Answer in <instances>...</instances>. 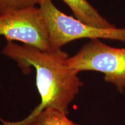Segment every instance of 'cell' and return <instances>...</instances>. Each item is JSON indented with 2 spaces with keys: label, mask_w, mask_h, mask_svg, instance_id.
<instances>
[{
  "label": "cell",
  "mask_w": 125,
  "mask_h": 125,
  "mask_svg": "<svg viewBox=\"0 0 125 125\" xmlns=\"http://www.w3.org/2000/svg\"><path fill=\"white\" fill-rule=\"evenodd\" d=\"M2 54L17 62L27 73L30 67L36 71V85L40 104L31 114L45 108H54L68 114L69 106L82 86L78 72L70 68L66 60L69 56L61 49L42 51L27 45L7 41Z\"/></svg>",
  "instance_id": "6da1fadb"
},
{
  "label": "cell",
  "mask_w": 125,
  "mask_h": 125,
  "mask_svg": "<svg viewBox=\"0 0 125 125\" xmlns=\"http://www.w3.org/2000/svg\"><path fill=\"white\" fill-rule=\"evenodd\" d=\"M38 5L52 50L61 49L67 43L82 38L125 42V28L100 29L89 26L60 11L52 0H41Z\"/></svg>",
  "instance_id": "7a4b0ae2"
},
{
  "label": "cell",
  "mask_w": 125,
  "mask_h": 125,
  "mask_svg": "<svg viewBox=\"0 0 125 125\" xmlns=\"http://www.w3.org/2000/svg\"><path fill=\"white\" fill-rule=\"evenodd\" d=\"M78 73L95 71L104 75V81L113 84L119 93L125 89V48L109 46L100 39H92L66 60Z\"/></svg>",
  "instance_id": "3957f363"
},
{
  "label": "cell",
  "mask_w": 125,
  "mask_h": 125,
  "mask_svg": "<svg viewBox=\"0 0 125 125\" xmlns=\"http://www.w3.org/2000/svg\"><path fill=\"white\" fill-rule=\"evenodd\" d=\"M0 36L42 51H52L43 19L37 7L0 13Z\"/></svg>",
  "instance_id": "277c9868"
},
{
  "label": "cell",
  "mask_w": 125,
  "mask_h": 125,
  "mask_svg": "<svg viewBox=\"0 0 125 125\" xmlns=\"http://www.w3.org/2000/svg\"><path fill=\"white\" fill-rule=\"evenodd\" d=\"M71 9L76 19L100 29H112L115 25L102 16L87 0H62Z\"/></svg>",
  "instance_id": "5b68a950"
},
{
  "label": "cell",
  "mask_w": 125,
  "mask_h": 125,
  "mask_svg": "<svg viewBox=\"0 0 125 125\" xmlns=\"http://www.w3.org/2000/svg\"><path fill=\"white\" fill-rule=\"evenodd\" d=\"M1 125H79L68 118V114L54 108H45L31 114L26 119L18 122H9L0 118Z\"/></svg>",
  "instance_id": "8992f818"
},
{
  "label": "cell",
  "mask_w": 125,
  "mask_h": 125,
  "mask_svg": "<svg viewBox=\"0 0 125 125\" xmlns=\"http://www.w3.org/2000/svg\"><path fill=\"white\" fill-rule=\"evenodd\" d=\"M41 0H0V13L36 7Z\"/></svg>",
  "instance_id": "52a82bcc"
}]
</instances>
